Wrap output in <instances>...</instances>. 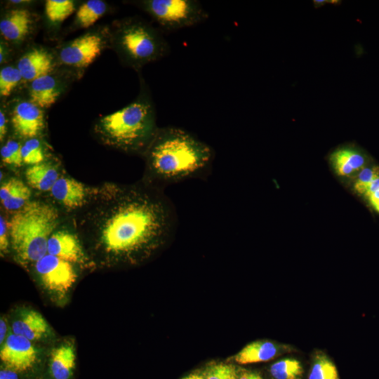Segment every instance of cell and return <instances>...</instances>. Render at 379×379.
<instances>
[{"label":"cell","mask_w":379,"mask_h":379,"mask_svg":"<svg viewBox=\"0 0 379 379\" xmlns=\"http://www.w3.org/2000/svg\"><path fill=\"white\" fill-rule=\"evenodd\" d=\"M80 222L112 258L135 263L172 239L175 207L160 187L143 180L131 185L107 184L98 190Z\"/></svg>","instance_id":"6da1fadb"},{"label":"cell","mask_w":379,"mask_h":379,"mask_svg":"<svg viewBox=\"0 0 379 379\" xmlns=\"http://www.w3.org/2000/svg\"><path fill=\"white\" fill-rule=\"evenodd\" d=\"M145 181L167 184L205 177L211 171L213 149L190 132L174 126L159 128L144 154Z\"/></svg>","instance_id":"7a4b0ae2"},{"label":"cell","mask_w":379,"mask_h":379,"mask_svg":"<svg viewBox=\"0 0 379 379\" xmlns=\"http://www.w3.org/2000/svg\"><path fill=\"white\" fill-rule=\"evenodd\" d=\"M95 129L107 145L144 155L159 129L154 105L144 84L135 100L100 118Z\"/></svg>","instance_id":"3957f363"},{"label":"cell","mask_w":379,"mask_h":379,"mask_svg":"<svg viewBox=\"0 0 379 379\" xmlns=\"http://www.w3.org/2000/svg\"><path fill=\"white\" fill-rule=\"evenodd\" d=\"M58 222V210L43 201H29L15 211L7 225L17 260L21 264L28 265L46 255L48 239Z\"/></svg>","instance_id":"277c9868"},{"label":"cell","mask_w":379,"mask_h":379,"mask_svg":"<svg viewBox=\"0 0 379 379\" xmlns=\"http://www.w3.org/2000/svg\"><path fill=\"white\" fill-rule=\"evenodd\" d=\"M110 43L120 60L137 70L165 57L170 51L160 32L138 18H128L117 22L110 31Z\"/></svg>","instance_id":"5b68a950"},{"label":"cell","mask_w":379,"mask_h":379,"mask_svg":"<svg viewBox=\"0 0 379 379\" xmlns=\"http://www.w3.org/2000/svg\"><path fill=\"white\" fill-rule=\"evenodd\" d=\"M136 4L169 31L194 26L208 18L201 4L196 0H144Z\"/></svg>","instance_id":"8992f818"},{"label":"cell","mask_w":379,"mask_h":379,"mask_svg":"<svg viewBox=\"0 0 379 379\" xmlns=\"http://www.w3.org/2000/svg\"><path fill=\"white\" fill-rule=\"evenodd\" d=\"M110 41V32L106 29L86 32L67 41L60 48V62L74 68H85L101 54Z\"/></svg>","instance_id":"52a82bcc"},{"label":"cell","mask_w":379,"mask_h":379,"mask_svg":"<svg viewBox=\"0 0 379 379\" xmlns=\"http://www.w3.org/2000/svg\"><path fill=\"white\" fill-rule=\"evenodd\" d=\"M34 269L42 285L56 293L67 292L77 279L71 262L48 253L34 263Z\"/></svg>","instance_id":"ba28073f"},{"label":"cell","mask_w":379,"mask_h":379,"mask_svg":"<svg viewBox=\"0 0 379 379\" xmlns=\"http://www.w3.org/2000/svg\"><path fill=\"white\" fill-rule=\"evenodd\" d=\"M0 359L6 368L25 372L35 364L37 351L31 340L12 333L1 346Z\"/></svg>","instance_id":"9c48e42d"},{"label":"cell","mask_w":379,"mask_h":379,"mask_svg":"<svg viewBox=\"0 0 379 379\" xmlns=\"http://www.w3.org/2000/svg\"><path fill=\"white\" fill-rule=\"evenodd\" d=\"M11 122L17 135L27 140L34 138L44 128V114L31 100H20L11 109Z\"/></svg>","instance_id":"30bf717a"},{"label":"cell","mask_w":379,"mask_h":379,"mask_svg":"<svg viewBox=\"0 0 379 379\" xmlns=\"http://www.w3.org/2000/svg\"><path fill=\"white\" fill-rule=\"evenodd\" d=\"M16 66L21 73L22 79L31 82L53 72L55 58L48 49L34 46L29 48L20 57Z\"/></svg>","instance_id":"8fae6325"},{"label":"cell","mask_w":379,"mask_h":379,"mask_svg":"<svg viewBox=\"0 0 379 379\" xmlns=\"http://www.w3.org/2000/svg\"><path fill=\"white\" fill-rule=\"evenodd\" d=\"M29 83V100L42 109L53 105L67 87L66 81L53 72Z\"/></svg>","instance_id":"7c38bea8"},{"label":"cell","mask_w":379,"mask_h":379,"mask_svg":"<svg viewBox=\"0 0 379 379\" xmlns=\"http://www.w3.org/2000/svg\"><path fill=\"white\" fill-rule=\"evenodd\" d=\"M33 25L34 17L29 10L13 8L7 11L1 19V35L8 41L20 43L29 35Z\"/></svg>","instance_id":"4fadbf2b"},{"label":"cell","mask_w":379,"mask_h":379,"mask_svg":"<svg viewBox=\"0 0 379 379\" xmlns=\"http://www.w3.org/2000/svg\"><path fill=\"white\" fill-rule=\"evenodd\" d=\"M47 253L71 263L84 264L86 257L78 238L64 230L54 232L48 239Z\"/></svg>","instance_id":"5bb4252c"},{"label":"cell","mask_w":379,"mask_h":379,"mask_svg":"<svg viewBox=\"0 0 379 379\" xmlns=\"http://www.w3.org/2000/svg\"><path fill=\"white\" fill-rule=\"evenodd\" d=\"M51 193L57 201L69 209L81 208L88 200V190L84 184L65 177L57 180Z\"/></svg>","instance_id":"9a60e30c"},{"label":"cell","mask_w":379,"mask_h":379,"mask_svg":"<svg viewBox=\"0 0 379 379\" xmlns=\"http://www.w3.org/2000/svg\"><path fill=\"white\" fill-rule=\"evenodd\" d=\"M11 330L13 333L34 341L45 336L49 331V326L39 312L33 310H25L12 322Z\"/></svg>","instance_id":"2e32d148"},{"label":"cell","mask_w":379,"mask_h":379,"mask_svg":"<svg viewBox=\"0 0 379 379\" xmlns=\"http://www.w3.org/2000/svg\"><path fill=\"white\" fill-rule=\"evenodd\" d=\"M75 350L69 343L62 344L51 352L50 372L53 379H69L75 368Z\"/></svg>","instance_id":"e0dca14e"},{"label":"cell","mask_w":379,"mask_h":379,"mask_svg":"<svg viewBox=\"0 0 379 379\" xmlns=\"http://www.w3.org/2000/svg\"><path fill=\"white\" fill-rule=\"evenodd\" d=\"M30 197L29 188L18 178H11L1 185V203L8 211L20 210L29 202Z\"/></svg>","instance_id":"ac0fdd59"},{"label":"cell","mask_w":379,"mask_h":379,"mask_svg":"<svg viewBox=\"0 0 379 379\" xmlns=\"http://www.w3.org/2000/svg\"><path fill=\"white\" fill-rule=\"evenodd\" d=\"M278 352L277 346L270 342L258 340L251 343L240 350L234 357L239 364H248L267 361Z\"/></svg>","instance_id":"d6986e66"},{"label":"cell","mask_w":379,"mask_h":379,"mask_svg":"<svg viewBox=\"0 0 379 379\" xmlns=\"http://www.w3.org/2000/svg\"><path fill=\"white\" fill-rule=\"evenodd\" d=\"M25 178L28 185L40 191H51L59 178L57 169L48 163L29 166L25 171Z\"/></svg>","instance_id":"ffe728a7"},{"label":"cell","mask_w":379,"mask_h":379,"mask_svg":"<svg viewBox=\"0 0 379 379\" xmlns=\"http://www.w3.org/2000/svg\"><path fill=\"white\" fill-rule=\"evenodd\" d=\"M107 10V4L101 0H88L77 9L75 25L80 28H88L93 25Z\"/></svg>","instance_id":"44dd1931"},{"label":"cell","mask_w":379,"mask_h":379,"mask_svg":"<svg viewBox=\"0 0 379 379\" xmlns=\"http://www.w3.org/2000/svg\"><path fill=\"white\" fill-rule=\"evenodd\" d=\"M75 11V3L72 0H47L45 13L52 23L58 24L66 20Z\"/></svg>","instance_id":"7402d4cb"},{"label":"cell","mask_w":379,"mask_h":379,"mask_svg":"<svg viewBox=\"0 0 379 379\" xmlns=\"http://www.w3.org/2000/svg\"><path fill=\"white\" fill-rule=\"evenodd\" d=\"M302 367L295 359H284L273 364L270 373L274 379H301Z\"/></svg>","instance_id":"603a6c76"},{"label":"cell","mask_w":379,"mask_h":379,"mask_svg":"<svg viewBox=\"0 0 379 379\" xmlns=\"http://www.w3.org/2000/svg\"><path fill=\"white\" fill-rule=\"evenodd\" d=\"M308 379H339L335 364L324 354L316 355Z\"/></svg>","instance_id":"cb8c5ba5"},{"label":"cell","mask_w":379,"mask_h":379,"mask_svg":"<svg viewBox=\"0 0 379 379\" xmlns=\"http://www.w3.org/2000/svg\"><path fill=\"white\" fill-rule=\"evenodd\" d=\"M22 79L21 73L17 66L7 65L0 70V94L1 97H7L18 86Z\"/></svg>","instance_id":"d4e9b609"},{"label":"cell","mask_w":379,"mask_h":379,"mask_svg":"<svg viewBox=\"0 0 379 379\" xmlns=\"http://www.w3.org/2000/svg\"><path fill=\"white\" fill-rule=\"evenodd\" d=\"M21 152L22 162L27 165L43 163L45 159L41 142L36 138L26 140L22 145Z\"/></svg>","instance_id":"484cf974"},{"label":"cell","mask_w":379,"mask_h":379,"mask_svg":"<svg viewBox=\"0 0 379 379\" xmlns=\"http://www.w3.org/2000/svg\"><path fill=\"white\" fill-rule=\"evenodd\" d=\"M22 144L15 140H8L1 148L0 154L4 164L15 167L22 164Z\"/></svg>","instance_id":"4316f807"},{"label":"cell","mask_w":379,"mask_h":379,"mask_svg":"<svg viewBox=\"0 0 379 379\" xmlns=\"http://www.w3.org/2000/svg\"><path fill=\"white\" fill-rule=\"evenodd\" d=\"M206 379H237V373L234 366L218 364L208 369Z\"/></svg>","instance_id":"83f0119b"},{"label":"cell","mask_w":379,"mask_h":379,"mask_svg":"<svg viewBox=\"0 0 379 379\" xmlns=\"http://www.w3.org/2000/svg\"><path fill=\"white\" fill-rule=\"evenodd\" d=\"M379 176L378 167L363 168L355 182L354 188L360 194H364L369 183Z\"/></svg>","instance_id":"f1b7e54d"},{"label":"cell","mask_w":379,"mask_h":379,"mask_svg":"<svg viewBox=\"0 0 379 379\" xmlns=\"http://www.w3.org/2000/svg\"><path fill=\"white\" fill-rule=\"evenodd\" d=\"M331 161L336 172L340 175H348L354 172V170L343 155L340 149L335 151L331 154Z\"/></svg>","instance_id":"f546056e"},{"label":"cell","mask_w":379,"mask_h":379,"mask_svg":"<svg viewBox=\"0 0 379 379\" xmlns=\"http://www.w3.org/2000/svg\"><path fill=\"white\" fill-rule=\"evenodd\" d=\"M342 154L347 163L352 168L354 171H357L363 168L364 164V157L358 152L348 148L340 149Z\"/></svg>","instance_id":"4dcf8cb0"},{"label":"cell","mask_w":379,"mask_h":379,"mask_svg":"<svg viewBox=\"0 0 379 379\" xmlns=\"http://www.w3.org/2000/svg\"><path fill=\"white\" fill-rule=\"evenodd\" d=\"M9 232L6 221L4 216L0 217V251L1 254L4 255L8 251L9 245Z\"/></svg>","instance_id":"1f68e13d"},{"label":"cell","mask_w":379,"mask_h":379,"mask_svg":"<svg viewBox=\"0 0 379 379\" xmlns=\"http://www.w3.org/2000/svg\"><path fill=\"white\" fill-rule=\"evenodd\" d=\"M8 119L6 117V114L5 109L1 108L0 111V140H2L4 139L6 133H7V125H8Z\"/></svg>","instance_id":"d6a6232c"},{"label":"cell","mask_w":379,"mask_h":379,"mask_svg":"<svg viewBox=\"0 0 379 379\" xmlns=\"http://www.w3.org/2000/svg\"><path fill=\"white\" fill-rule=\"evenodd\" d=\"M11 55L8 46L3 41L0 44V63L4 65L8 62Z\"/></svg>","instance_id":"836d02e7"},{"label":"cell","mask_w":379,"mask_h":379,"mask_svg":"<svg viewBox=\"0 0 379 379\" xmlns=\"http://www.w3.org/2000/svg\"><path fill=\"white\" fill-rule=\"evenodd\" d=\"M0 379H18V376L16 371L6 368L1 369Z\"/></svg>","instance_id":"e575fe53"},{"label":"cell","mask_w":379,"mask_h":379,"mask_svg":"<svg viewBox=\"0 0 379 379\" xmlns=\"http://www.w3.org/2000/svg\"><path fill=\"white\" fill-rule=\"evenodd\" d=\"M379 188V176L373 179L368 185L364 194L368 197Z\"/></svg>","instance_id":"d590c367"},{"label":"cell","mask_w":379,"mask_h":379,"mask_svg":"<svg viewBox=\"0 0 379 379\" xmlns=\"http://www.w3.org/2000/svg\"><path fill=\"white\" fill-rule=\"evenodd\" d=\"M7 323L3 317L0 319V343L2 345L6 339Z\"/></svg>","instance_id":"8d00e7d4"},{"label":"cell","mask_w":379,"mask_h":379,"mask_svg":"<svg viewBox=\"0 0 379 379\" xmlns=\"http://www.w3.org/2000/svg\"><path fill=\"white\" fill-rule=\"evenodd\" d=\"M239 379H262L261 376L254 372H245L244 373Z\"/></svg>","instance_id":"74e56055"},{"label":"cell","mask_w":379,"mask_h":379,"mask_svg":"<svg viewBox=\"0 0 379 379\" xmlns=\"http://www.w3.org/2000/svg\"><path fill=\"white\" fill-rule=\"evenodd\" d=\"M371 205L379 201V188L368 197Z\"/></svg>","instance_id":"f35d334b"},{"label":"cell","mask_w":379,"mask_h":379,"mask_svg":"<svg viewBox=\"0 0 379 379\" xmlns=\"http://www.w3.org/2000/svg\"><path fill=\"white\" fill-rule=\"evenodd\" d=\"M30 1H25V0H20V1H9V3L13 5H21V4H30Z\"/></svg>","instance_id":"ab89813d"},{"label":"cell","mask_w":379,"mask_h":379,"mask_svg":"<svg viewBox=\"0 0 379 379\" xmlns=\"http://www.w3.org/2000/svg\"><path fill=\"white\" fill-rule=\"evenodd\" d=\"M182 379H205V378L202 377L201 375H199L197 374H191L183 378Z\"/></svg>","instance_id":"60d3db41"},{"label":"cell","mask_w":379,"mask_h":379,"mask_svg":"<svg viewBox=\"0 0 379 379\" xmlns=\"http://www.w3.org/2000/svg\"><path fill=\"white\" fill-rule=\"evenodd\" d=\"M376 211L379 213V201L372 205Z\"/></svg>","instance_id":"b9f144b4"}]
</instances>
